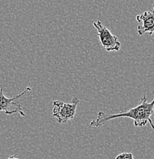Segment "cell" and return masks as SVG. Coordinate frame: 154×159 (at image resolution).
Returning a JSON list of instances; mask_svg holds the SVG:
<instances>
[{"label": "cell", "instance_id": "4", "mask_svg": "<svg viewBox=\"0 0 154 159\" xmlns=\"http://www.w3.org/2000/svg\"><path fill=\"white\" fill-rule=\"evenodd\" d=\"M31 90V87H27L20 94H18L12 98H7L3 93V88H0V112H4L6 115H12L18 112L21 116H26L22 106L20 102H17V99L22 97L28 91Z\"/></svg>", "mask_w": 154, "mask_h": 159}, {"label": "cell", "instance_id": "3", "mask_svg": "<svg viewBox=\"0 0 154 159\" xmlns=\"http://www.w3.org/2000/svg\"><path fill=\"white\" fill-rule=\"evenodd\" d=\"M94 27L97 29V35L103 48L107 51H118L121 47L120 41L116 35L112 34L110 31L103 25L100 21L93 23Z\"/></svg>", "mask_w": 154, "mask_h": 159}, {"label": "cell", "instance_id": "2", "mask_svg": "<svg viewBox=\"0 0 154 159\" xmlns=\"http://www.w3.org/2000/svg\"><path fill=\"white\" fill-rule=\"evenodd\" d=\"M80 100L77 97H74L70 102H63L55 100L53 102L52 115L58 123L64 124L68 122L76 115V109Z\"/></svg>", "mask_w": 154, "mask_h": 159}, {"label": "cell", "instance_id": "8", "mask_svg": "<svg viewBox=\"0 0 154 159\" xmlns=\"http://www.w3.org/2000/svg\"><path fill=\"white\" fill-rule=\"evenodd\" d=\"M153 11H154V4H153Z\"/></svg>", "mask_w": 154, "mask_h": 159}, {"label": "cell", "instance_id": "5", "mask_svg": "<svg viewBox=\"0 0 154 159\" xmlns=\"http://www.w3.org/2000/svg\"><path fill=\"white\" fill-rule=\"evenodd\" d=\"M136 19L140 23L137 26V33L143 36L146 33L153 34L154 33V11H146L141 15L136 16Z\"/></svg>", "mask_w": 154, "mask_h": 159}, {"label": "cell", "instance_id": "6", "mask_svg": "<svg viewBox=\"0 0 154 159\" xmlns=\"http://www.w3.org/2000/svg\"><path fill=\"white\" fill-rule=\"evenodd\" d=\"M115 159H134L133 155L130 152H123L116 157Z\"/></svg>", "mask_w": 154, "mask_h": 159}, {"label": "cell", "instance_id": "7", "mask_svg": "<svg viewBox=\"0 0 154 159\" xmlns=\"http://www.w3.org/2000/svg\"><path fill=\"white\" fill-rule=\"evenodd\" d=\"M7 159H19V158H16V157L15 156V155H12V156H10V157H9V158H8Z\"/></svg>", "mask_w": 154, "mask_h": 159}, {"label": "cell", "instance_id": "1", "mask_svg": "<svg viewBox=\"0 0 154 159\" xmlns=\"http://www.w3.org/2000/svg\"><path fill=\"white\" fill-rule=\"evenodd\" d=\"M154 112V98L150 102L147 101L146 96H143L140 99V102L136 107L129 109L124 112H118L115 114H107L106 112L99 111L97 112V119L91 122L90 125L93 128H99L108 121L114 119L127 118L132 119L136 127H143L147 123H150V126L154 132V125L151 117Z\"/></svg>", "mask_w": 154, "mask_h": 159}]
</instances>
